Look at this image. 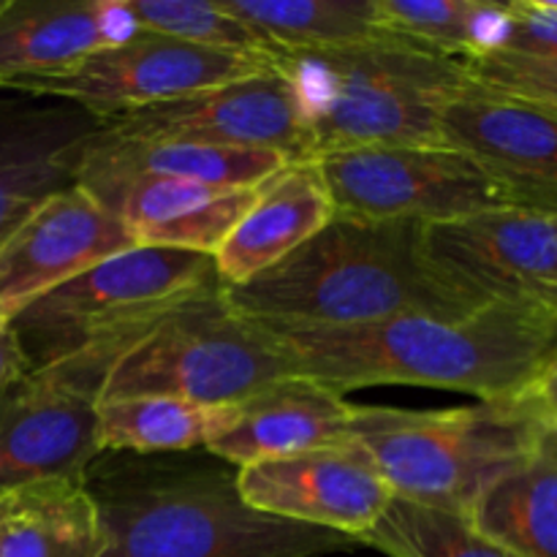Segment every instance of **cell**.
Masks as SVG:
<instances>
[{
	"mask_svg": "<svg viewBox=\"0 0 557 557\" xmlns=\"http://www.w3.org/2000/svg\"><path fill=\"white\" fill-rule=\"evenodd\" d=\"M297 375L346 395L408 384L520 400L557 357V310L495 302L462 319L403 315L354 330L275 332Z\"/></svg>",
	"mask_w": 557,
	"mask_h": 557,
	"instance_id": "cell-1",
	"label": "cell"
},
{
	"mask_svg": "<svg viewBox=\"0 0 557 557\" xmlns=\"http://www.w3.org/2000/svg\"><path fill=\"white\" fill-rule=\"evenodd\" d=\"M239 468L207 449L134 455L101 451L85 471L101 517V557H319L362 544L250 509Z\"/></svg>",
	"mask_w": 557,
	"mask_h": 557,
	"instance_id": "cell-2",
	"label": "cell"
},
{
	"mask_svg": "<svg viewBox=\"0 0 557 557\" xmlns=\"http://www.w3.org/2000/svg\"><path fill=\"white\" fill-rule=\"evenodd\" d=\"M223 297L270 332L354 330L403 315L462 319L479 310L433 267L424 226L335 215L294 253Z\"/></svg>",
	"mask_w": 557,
	"mask_h": 557,
	"instance_id": "cell-3",
	"label": "cell"
},
{
	"mask_svg": "<svg viewBox=\"0 0 557 557\" xmlns=\"http://www.w3.org/2000/svg\"><path fill=\"white\" fill-rule=\"evenodd\" d=\"M221 286L212 256L136 245L44 294L9 326L27 370L98 403L109 370L131 348L172 310Z\"/></svg>",
	"mask_w": 557,
	"mask_h": 557,
	"instance_id": "cell-4",
	"label": "cell"
},
{
	"mask_svg": "<svg viewBox=\"0 0 557 557\" xmlns=\"http://www.w3.org/2000/svg\"><path fill=\"white\" fill-rule=\"evenodd\" d=\"M272 69L297 90L313 161L368 147L441 145L444 109L471 82L466 60L400 33L332 49H277Z\"/></svg>",
	"mask_w": 557,
	"mask_h": 557,
	"instance_id": "cell-5",
	"label": "cell"
},
{
	"mask_svg": "<svg viewBox=\"0 0 557 557\" xmlns=\"http://www.w3.org/2000/svg\"><path fill=\"white\" fill-rule=\"evenodd\" d=\"M542 430L525 397L451 411L354 406L351 419V441L397 498L466 517L525 460Z\"/></svg>",
	"mask_w": 557,
	"mask_h": 557,
	"instance_id": "cell-6",
	"label": "cell"
},
{
	"mask_svg": "<svg viewBox=\"0 0 557 557\" xmlns=\"http://www.w3.org/2000/svg\"><path fill=\"white\" fill-rule=\"evenodd\" d=\"M297 375L275 332L243 319L218 292L172 310L103 381L101 400L180 397L237 406L264 386Z\"/></svg>",
	"mask_w": 557,
	"mask_h": 557,
	"instance_id": "cell-7",
	"label": "cell"
},
{
	"mask_svg": "<svg viewBox=\"0 0 557 557\" xmlns=\"http://www.w3.org/2000/svg\"><path fill=\"white\" fill-rule=\"evenodd\" d=\"M335 215L357 221H462L520 205L504 183L451 147H368L319 158Z\"/></svg>",
	"mask_w": 557,
	"mask_h": 557,
	"instance_id": "cell-8",
	"label": "cell"
},
{
	"mask_svg": "<svg viewBox=\"0 0 557 557\" xmlns=\"http://www.w3.org/2000/svg\"><path fill=\"white\" fill-rule=\"evenodd\" d=\"M117 139L190 141L277 152L288 163L313 161V139L292 82L275 69L152 107L101 117Z\"/></svg>",
	"mask_w": 557,
	"mask_h": 557,
	"instance_id": "cell-9",
	"label": "cell"
},
{
	"mask_svg": "<svg viewBox=\"0 0 557 557\" xmlns=\"http://www.w3.org/2000/svg\"><path fill=\"white\" fill-rule=\"evenodd\" d=\"M272 71V60L194 47L136 30L128 41L101 49L58 74L25 82L14 92L71 101L96 117L152 107Z\"/></svg>",
	"mask_w": 557,
	"mask_h": 557,
	"instance_id": "cell-10",
	"label": "cell"
},
{
	"mask_svg": "<svg viewBox=\"0 0 557 557\" xmlns=\"http://www.w3.org/2000/svg\"><path fill=\"white\" fill-rule=\"evenodd\" d=\"M435 270L476 308L495 302L557 310V218L493 210L424 226Z\"/></svg>",
	"mask_w": 557,
	"mask_h": 557,
	"instance_id": "cell-11",
	"label": "cell"
},
{
	"mask_svg": "<svg viewBox=\"0 0 557 557\" xmlns=\"http://www.w3.org/2000/svg\"><path fill=\"white\" fill-rule=\"evenodd\" d=\"M131 248V228L90 190L79 183L58 190L0 245V321Z\"/></svg>",
	"mask_w": 557,
	"mask_h": 557,
	"instance_id": "cell-12",
	"label": "cell"
},
{
	"mask_svg": "<svg viewBox=\"0 0 557 557\" xmlns=\"http://www.w3.org/2000/svg\"><path fill=\"white\" fill-rule=\"evenodd\" d=\"M250 509L357 539L375 525L395 493L359 444L253 462L237 471Z\"/></svg>",
	"mask_w": 557,
	"mask_h": 557,
	"instance_id": "cell-13",
	"label": "cell"
},
{
	"mask_svg": "<svg viewBox=\"0 0 557 557\" xmlns=\"http://www.w3.org/2000/svg\"><path fill=\"white\" fill-rule=\"evenodd\" d=\"M441 145L473 158L525 210L557 218V114L471 79L444 109Z\"/></svg>",
	"mask_w": 557,
	"mask_h": 557,
	"instance_id": "cell-14",
	"label": "cell"
},
{
	"mask_svg": "<svg viewBox=\"0 0 557 557\" xmlns=\"http://www.w3.org/2000/svg\"><path fill=\"white\" fill-rule=\"evenodd\" d=\"M101 451L92 397L36 370L0 389V493L85 476Z\"/></svg>",
	"mask_w": 557,
	"mask_h": 557,
	"instance_id": "cell-15",
	"label": "cell"
},
{
	"mask_svg": "<svg viewBox=\"0 0 557 557\" xmlns=\"http://www.w3.org/2000/svg\"><path fill=\"white\" fill-rule=\"evenodd\" d=\"M101 117L71 101L0 92V245L58 190L76 183V169Z\"/></svg>",
	"mask_w": 557,
	"mask_h": 557,
	"instance_id": "cell-16",
	"label": "cell"
},
{
	"mask_svg": "<svg viewBox=\"0 0 557 557\" xmlns=\"http://www.w3.org/2000/svg\"><path fill=\"white\" fill-rule=\"evenodd\" d=\"M82 188L131 228L136 245L190 250L212 259L259 196V188H212L161 177L101 180Z\"/></svg>",
	"mask_w": 557,
	"mask_h": 557,
	"instance_id": "cell-17",
	"label": "cell"
},
{
	"mask_svg": "<svg viewBox=\"0 0 557 557\" xmlns=\"http://www.w3.org/2000/svg\"><path fill=\"white\" fill-rule=\"evenodd\" d=\"M139 30L123 0H5L0 9V92L58 74Z\"/></svg>",
	"mask_w": 557,
	"mask_h": 557,
	"instance_id": "cell-18",
	"label": "cell"
},
{
	"mask_svg": "<svg viewBox=\"0 0 557 557\" xmlns=\"http://www.w3.org/2000/svg\"><path fill=\"white\" fill-rule=\"evenodd\" d=\"M354 403L305 375H288L237 403L232 428L207 451L234 468L351 444Z\"/></svg>",
	"mask_w": 557,
	"mask_h": 557,
	"instance_id": "cell-19",
	"label": "cell"
},
{
	"mask_svg": "<svg viewBox=\"0 0 557 557\" xmlns=\"http://www.w3.org/2000/svg\"><path fill=\"white\" fill-rule=\"evenodd\" d=\"M335 218L330 188L319 163H286L259 185L253 207L245 212L215 253L223 286H239L308 243Z\"/></svg>",
	"mask_w": 557,
	"mask_h": 557,
	"instance_id": "cell-20",
	"label": "cell"
},
{
	"mask_svg": "<svg viewBox=\"0 0 557 557\" xmlns=\"http://www.w3.org/2000/svg\"><path fill=\"white\" fill-rule=\"evenodd\" d=\"M286 163V158L267 150L190 145V141L117 139L101 131L82 156L76 183L161 177L188 180L212 188H259Z\"/></svg>",
	"mask_w": 557,
	"mask_h": 557,
	"instance_id": "cell-21",
	"label": "cell"
},
{
	"mask_svg": "<svg viewBox=\"0 0 557 557\" xmlns=\"http://www.w3.org/2000/svg\"><path fill=\"white\" fill-rule=\"evenodd\" d=\"M101 517L82 476L0 493V557H101Z\"/></svg>",
	"mask_w": 557,
	"mask_h": 557,
	"instance_id": "cell-22",
	"label": "cell"
},
{
	"mask_svg": "<svg viewBox=\"0 0 557 557\" xmlns=\"http://www.w3.org/2000/svg\"><path fill=\"white\" fill-rule=\"evenodd\" d=\"M471 522L515 557H557V430L539 433L525 460L482 495Z\"/></svg>",
	"mask_w": 557,
	"mask_h": 557,
	"instance_id": "cell-23",
	"label": "cell"
},
{
	"mask_svg": "<svg viewBox=\"0 0 557 557\" xmlns=\"http://www.w3.org/2000/svg\"><path fill=\"white\" fill-rule=\"evenodd\" d=\"M237 419V406H205L180 397H120L98 403L103 451L169 455L207 449Z\"/></svg>",
	"mask_w": 557,
	"mask_h": 557,
	"instance_id": "cell-24",
	"label": "cell"
},
{
	"mask_svg": "<svg viewBox=\"0 0 557 557\" xmlns=\"http://www.w3.org/2000/svg\"><path fill=\"white\" fill-rule=\"evenodd\" d=\"M272 47L332 49L389 36L375 0H215Z\"/></svg>",
	"mask_w": 557,
	"mask_h": 557,
	"instance_id": "cell-25",
	"label": "cell"
},
{
	"mask_svg": "<svg viewBox=\"0 0 557 557\" xmlns=\"http://www.w3.org/2000/svg\"><path fill=\"white\" fill-rule=\"evenodd\" d=\"M392 33L451 58H476L500 49L509 25L506 3L493 0H375Z\"/></svg>",
	"mask_w": 557,
	"mask_h": 557,
	"instance_id": "cell-26",
	"label": "cell"
},
{
	"mask_svg": "<svg viewBox=\"0 0 557 557\" xmlns=\"http://www.w3.org/2000/svg\"><path fill=\"white\" fill-rule=\"evenodd\" d=\"M359 544L389 557H515L490 542L471 517L397 495L375 525L359 536Z\"/></svg>",
	"mask_w": 557,
	"mask_h": 557,
	"instance_id": "cell-27",
	"label": "cell"
},
{
	"mask_svg": "<svg viewBox=\"0 0 557 557\" xmlns=\"http://www.w3.org/2000/svg\"><path fill=\"white\" fill-rule=\"evenodd\" d=\"M139 30L218 52L267 58L277 52L259 30L226 14L215 0H123Z\"/></svg>",
	"mask_w": 557,
	"mask_h": 557,
	"instance_id": "cell-28",
	"label": "cell"
},
{
	"mask_svg": "<svg viewBox=\"0 0 557 557\" xmlns=\"http://www.w3.org/2000/svg\"><path fill=\"white\" fill-rule=\"evenodd\" d=\"M466 69L476 85L557 114V60L487 52L468 58Z\"/></svg>",
	"mask_w": 557,
	"mask_h": 557,
	"instance_id": "cell-29",
	"label": "cell"
},
{
	"mask_svg": "<svg viewBox=\"0 0 557 557\" xmlns=\"http://www.w3.org/2000/svg\"><path fill=\"white\" fill-rule=\"evenodd\" d=\"M509 25L500 49L495 52L522 54V58L557 60V3L549 0H511Z\"/></svg>",
	"mask_w": 557,
	"mask_h": 557,
	"instance_id": "cell-30",
	"label": "cell"
},
{
	"mask_svg": "<svg viewBox=\"0 0 557 557\" xmlns=\"http://www.w3.org/2000/svg\"><path fill=\"white\" fill-rule=\"evenodd\" d=\"M525 400L544 428L557 430V357L547 364V370L539 375V381L531 386Z\"/></svg>",
	"mask_w": 557,
	"mask_h": 557,
	"instance_id": "cell-31",
	"label": "cell"
},
{
	"mask_svg": "<svg viewBox=\"0 0 557 557\" xmlns=\"http://www.w3.org/2000/svg\"><path fill=\"white\" fill-rule=\"evenodd\" d=\"M25 359H22V351L16 346V337L11 332L9 321H0V389L9 381H14L16 375L25 373Z\"/></svg>",
	"mask_w": 557,
	"mask_h": 557,
	"instance_id": "cell-32",
	"label": "cell"
},
{
	"mask_svg": "<svg viewBox=\"0 0 557 557\" xmlns=\"http://www.w3.org/2000/svg\"><path fill=\"white\" fill-rule=\"evenodd\" d=\"M3 5H5V0H0V9H3Z\"/></svg>",
	"mask_w": 557,
	"mask_h": 557,
	"instance_id": "cell-33",
	"label": "cell"
}]
</instances>
